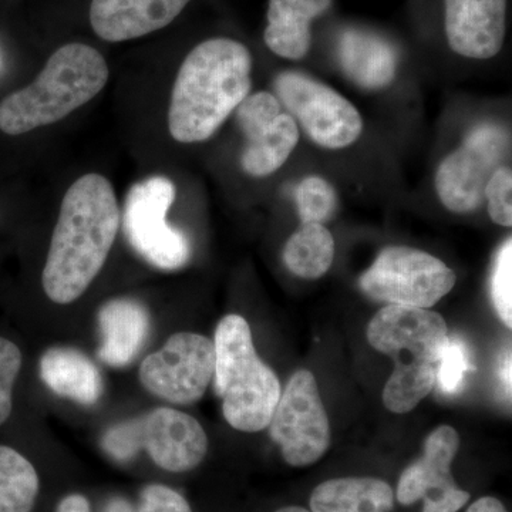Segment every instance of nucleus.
Returning a JSON list of instances; mask_svg holds the SVG:
<instances>
[{"label":"nucleus","instance_id":"obj_8","mask_svg":"<svg viewBox=\"0 0 512 512\" xmlns=\"http://www.w3.org/2000/svg\"><path fill=\"white\" fill-rule=\"evenodd\" d=\"M511 138L500 124L474 127L463 146L446 157L436 174V188L447 210L464 214L477 210L484 190L510 157Z\"/></svg>","mask_w":512,"mask_h":512},{"label":"nucleus","instance_id":"obj_9","mask_svg":"<svg viewBox=\"0 0 512 512\" xmlns=\"http://www.w3.org/2000/svg\"><path fill=\"white\" fill-rule=\"evenodd\" d=\"M269 426L289 466H311L325 456L330 444L329 419L313 373L299 370L291 377Z\"/></svg>","mask_w":512,"mask_h":512},{"label":"nucleus","instance_id":"obj_34","mask_svg":"<svg viewBox=\"0 0 512 512\" xmlns=\"http://www.w3.org/2000/svg\"><path fill=\"white\" fill-rule=\"evenodd\" d=\"M501 380H503L505 392L511 396V353L505 355L501 365Z\"/></svg>","mask_w":512,"mask_h":512},{"label":"nucleus","instance_id":"obj_6","mask_svg":"<svg viewBox=\"0 0 512 512\" xmlns=\"http://www.w3.org/2000/svg\"><path fill=\"white\" fill-rule=\"evenodd\" d=\"M456 285V274L436 256L407 247L383 249L360 278L370 298L390 305L429 309Z\"/></svg>","mask_w":512,"mask_h":512},{"label":"nucleus","instance_id":"obj_4","mask_svg":"<svg viewBox=\"0 0 512 512\" xmlns=\"http://www.w3.org/2000/svg\"><path fill=\"white\" fill-rule=\"evenodd\" d=\"M215 389L234 429L256 433L271 423L281 397L274 370L256 355L247 320L228 315L215 330Z\"/></svg>","mask_w":512,"mask_h":512},{"label":"nucleus","instance_id":"obj_1","mask_svg":"<svg viewBox=\"0 0 512 512\" xmlns=\"http://www.w3.org/2000/svg\"><path fill=\"white\" fill-rule=\"evenodd\" d=\"M120 211L113 185L100 174H87L67 190L42 284L50 301L67 305L87 291L113 247Z\"/></svg>","mask_w":512,"mask_h":512},{"label":"nucleus","instance_id":"obj_27","mask_svg":"<svg viewBox=\"0 0 512 512\" xmlns=\"http://www.w3.org/2000/svg\"><path fill=\"white\" fill-rule=\"evenodd\" d=\"M484 200L488 204V214L495 224L501 227L512 225V173L504 165L498 168L484 190Z\"/></svg>","mask_w":512,"mask_h":512},{"label":"nucleus","instance_id":"obj_7","mask_svg":"<svg viewBox=\"0 0 512 512\" xmlns=\"http://www.w3.org/2000/svg\"><path fill=\"white\" fill-rule=\"evenodd\" d=\"M174 200L173 181L156 175L134 184L124 205L123 227L131 247L165 271L183 268L191 255L184 232L167 222Z\"/></svg>","mask_w":512,"mask_h":512},{"label":"nucleus","instance_id":"obj_13","mask_svg":"<svg viewBox=\"0 0 512 512\" xmlns=\"http://www.w3.org/2000/svg\"><path fill=\"white\" fill-rule=\"evenodd\" d=\"M447 338L443 316L412 306H386L367 328V339L373 348L392 359L407 353L417 365L437 366Z\"/></svg>","mask_w":512,"mask_h":512},{"label":"nucleus","instance_id":"obj_25","mask_svg":"<svg viewBox=\"0 0 512 512\" xmlns=\"http://www.w3.org/2000/svg\"><path fill=\"white\" fill-rule=\"evenodd\" d=\"M473 369L470 350L466 343L461 339L448 336L436 366V384L441 392L446 394L460 392L467 373Z\"/></svg>","mask_w":512,"mask_h":512},{"label":"nucleus","instance_id":"obj_11","mask_svg":"<svg viewBox=\"0 0 512 512\" xmlns=\"http://www.w3.org/2000/svg\"><path fill=\"white\" fill-rule=\"evenodd\" d=\"M214 373V342L198 333L180 332L143 360L140 382L165 402L185 406L202 399Z\"/></svg>","mask_w":512,"mask_h":512},{"label":"nucleus","instance_id":"obj_22","mask_svg":"<svg viewBox=\"0 0 512 512\" xmlns=\"http://www.w3.org/2000/svg\"><path fill=\"white\" fill-rule=\"evenodd\" d=\"M284 259L293 275L318 279L333 264L335 239L323 224H302L286 242Z\"/></svg>","mask_w":512,"mask_h":512},{"label":"nucleus","instance_id":"obj_30","mask_svg":"<svg viewBox=\"0 0 512 512\" xmlns=\"http://www.w3.org/2000/svg\"><path fill=\"white\" fill-rule=\"evenodd\" d=\"M470 493L461 488H451L439 497L423 498V512H458L470 501Z\"/></svg>","mask_w":512,"mask_h":512},{"label":"nucleus","instance_id":"obj_19","mask_svg":"<svg viewBox=\"0 0 512 512\" xmlns=\"http://www.w3.org/2000/svg\"><path fill=\"white\" fill-rule=\"evenodd\" d=\"M338 55L343 72L363 89H383L393 82L397 56L382 36L365 30H345L339 37Z\"/></svg>","mask_w":512,"mask_h":512},{"label":"nucleus","instance_id":"obj_18","mask_svg":"<svg viewBox=\"0 0 512 512\" xmlns=\"http://www.w3.org/2000/svg\"><path fill=\"white\" fill-rule=\"evenodd\" d=\"M332 0H269L264 39L275 55L299 60L312 45V20L325 13Z\"/></svg>","mask_w":512,"mask_h":512},{"label":"nucleus","instance_id":"obj_35","mask_svg":"<svg viewBox=\"0 0 512 512\" xmlns=\"http://www.w3.org/2000/svg\"><path fill=\"white\" fill-rule=\"evenodd\" d=\"M276 512H311V511L306 510V508L296 507V505H291V507H284V508H281V510H278Z\"/></svg>","mask_w":512,"mask_h":512},{"label":"nucleus","instance_id":"obj_12","mask_svg":"<svg viewBox=\"0 0 512 512\" xmlns=\"http://www.w3.org/2000/svg\"><path fill=\"white\" fill-rule=\"evenodd\" d=\"M237 120L245 143L241 164L245 173L266 177L282 167L299 141V128L282 111L274 94L259 92L237 107Z\"/></svg>","mask_w":512,"mask_h":512},{"label":"nucleus","instance_id":"obj_24","mask_svg":"<svg viewBox=\"0 0 512 512\" xmlns=\"http://www.w3.org/2000/svg\"><path fill=\"white\" fill-rule=\"evenodd\" d=\"M295 197L302 224H325L338 207L335 188L320 177L302 180L296 188Z\"/></svg>","mask_w":512,"mask_h":512},{"label":"nucleus","instance_id":"obj_26","mask_svg":"<svg viewBox=\"0 0 512 512\" xmlns=\"http://www.w3.org/2000/svg\"><path fill=\"white\" fill-rule=\"evenodd\" d=\"M512 241L508 239L498 251L493 271V302L495 311L507 328L512 326Z\"/></svg>","mask_w":512,"mask_h":512},{"label":"nucleus","instance_id":"obj_33","mask_svg":"<svg viewBox=\"0 0 512 512\" xmlns=\"http://www.w3.org/2000/svg\"><path fill=\"white\" fill-rule=\"evenodd\" d=\"M103 512H136L133 505L121 497L111 498L109 503L104 505Z\"/></svg>","mask_w":512,"mask_h":512},{"label":"nucleus","instance_id":"obj_31","mask_svg":"<svg viewBox=\"0 0 512 512\" xmlns=\"http://www.w3.org/2000/svg\"><path fill=\"white\" fill-rule=\"evenodd\" d=\"M56 512H92L90 503L82 494H70L57 504Z\"/></svg>","mask_w":512,"mask_h":512},{"label":"nucleus","instance_id":"obj_10","mask_svg":"<svg viewBox=\"0 0 512 512\" xmlns=\"http://www.w3.org/2000/svg\"><path fill=\"white\" fill-rule=\"evenodd\" d=\"M279 100L320 147L339 150L360 137L363 121L356 107L338 92L302 73L279 74Z\"/></svg>","mask_w":512,"mask_h":512},{"label":"nucleus","instance_id":"obj_5","mask_svg":"<svg viewBox=\"0 0 512 512\" xmlns=\"http://www.w3.org/2000/svg\"><path fill=\"white\" fill-rule=\"evenodd\" d=\"M101 446L120 463H127L146 450L158 467L184 473L200 466L208 451V437L200 421L190 414L160 407L111 427Z\"/></svg>","mask_w":512,"mask_h":512},{"label":"nucleus","instance_id":"obj_20","mask_svg":"<svg viewBox=\"0 0 512 512\" xmlns=\"http://www.w3.org/2000/svg\"><path fill=\"white\" fill-rule=\"evenodd\" d=\"M40 377L52 392L82 404L99 402L103 380L97 366L73 348L46 350L40 359Z\"/></svg>","mask_w":512,"mask_h":512},{"label":"nucleus","instance_id":"obj_32","mask_svg":"<svg viewBox=\"0 0 512 512\" xmlns=\"http://www.w3.org/2000/svg\"><path fill=\"white\" fill-rule=\"evenodd\" d=\"M467 512H508L504 504L494 497H483L470 505Z\"/></svg>","mask_w":512,"mask_h":512},{"label":"nucleus","instance_id":"obj_16","mask_svg":"<svg viewBox=\"0 0 512 512\" xmlns=\"http://www.w3.org/2000/svg\"><path fill=\"white\" fill-rule=\"evenodd\" d=\"M460 448V436L453 427L440 426L427 437L420 460L407 467L397 485V501L412 505L423 498L439 497L457 484L451 464Z\"/></svg>","mask_w":512,"mask_h":512},{"label":"nucleus","instance_id":"obj_29","mask_svg":"<svg viewBox=\"0 0 512 512\" xmlns=\"http://www.w3.org/2000/svg\"><path fill=\"white\" fill-rule=\"evenodd\" d=\"M137 512H194L183 495L167 485H147L140 495Z\"/></svg>","mask_w":512,"mask_h":512},{"label":"nucleus","instance_id":"obj_21","mask_svg":"<svg viewBox=\"0 0 512 512\" xmlns=\"http://www.w3.org/2000/svg\"><path fill=\"white\" fill-rule=\"evenodd\" d=\"M394 493L380 478H333L311 495V512H393Z\"/></svg>","mask_w":512,"mask_h":512},{"label":"nucleus","instance_id":"obj_15","mask_svg":"<svg viewBox=\"0 0 512 512\" xmlns=\"http://www.w3.org/2000/svg\"><path fill=\"white\" fill-rule=\"evenodd\" d=\"M190 0H92L90 23L106 42H126L165 28Z\"/></svg>","mask_w":512,"mask_h":512},{"label":"nucleus","instance_id":"obj_14","mask_svg":"<svg viewBox=\"0 0 512 512\" xmlns=\"http://www.w3.org/2000/svg\"><path fill=\"white\" fill-rule=\"evenodd\" d=\"M507 0H446V36L457 55L485 60L503 49Z\"/></svg>","mask_w":512,"mask_h":512},{"label":"nucleus","instance_id":"obj_23","mask_svg":"<svg viewBox=\"0 0 512 512\" xmlns=\"http://www.w3.org/2000/svg\"><path fill=\"white\" fill-rule=\"evenodd\" d=\"M40 481L28 458L0 446V512H32Z\"/></svg>","mask_w":512,"mask_h":512},{"label":"nucleus","instance_id":"obj_28","mask_svg":"<svg viewBox=\"0 0 512 512\" xmlns=\"http://www.w3.org/2000/svg\"><path fill=\"white\" fill-rule=\"evenodd\" d=\"M22 367V353L15 343L0 338V426L9 419L13 407V386Z\"/></svg>","mask_w":512,"mask_h":512},{"label":"nucleus","instance_id":"obj_2","mask_svg":"<svg viewBox=\"0 0 512 512\" xmlns=\"http://www.w3.org/2000/svg\"><path fill=\"white\" fill-rule=\"evenodd\" d=\"M252 57L227 37L205 40L188 53L175 79L168 128L178 143H201L220 130L251 90Z\"/></svg>","mask_w":512,"mask_h":512},{"label":"nucleus","instance_id":"obj_3","mask_svg":"<svg viewBox=\"0 0 512 512\" xmlns=\"http://www.w3.org/2000/svg\"><path fill=\"white\" fill-rule=\"evenodd\" d=\"M107 80L109 66L99 50L83 43L64 45L35 82L0 103V130L19 136L55 124L93 100Z\"/></svg>","mask_w":512,"mask_h":512},{"label":"nucleus","instance_id":"obj_17","mask_svg":"<svg viewBox=\"0 0 512 512\" xmlns=\"http://www.w3.org/2000/svg\"><path fill=\"white\" fill-rule=\"evenodd\" d=\"M99 357L113 367L133 362L146 343L150 318L146 308L133 299H113L99 312Z\"/></svg>","mask_w":512,"mask_h":512}]
</instances>
